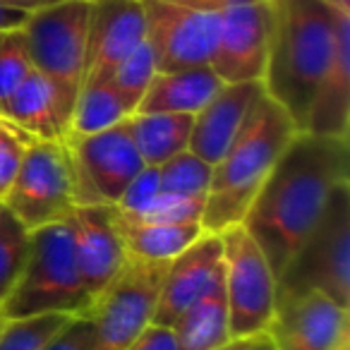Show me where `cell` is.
Listing matches in <instances>:
<instances>
[{"label": "cell", "mask_w": 350, "mask_h": 350, "mask_svg": "<svg viewBox=\"0 0 350 350\" xmlns=\"http://www.w3.org/2000/svg\"><path fill=\"white\" fill-rule=\"evenodd\" d=\"M348 139L300 130L250 204L243 226L262 247L273 276L283 271L319 221L331 192L348 180Z\"/></svg>", "instance_id": "1"}, {"label": "cell", "mask_w": 350, "mask_h": 350, "mask_svg": "<svg viewBox=\"0 0 350 350\" xmlns=\"http://www.w3.org/2000/svg\"><path fill=\"white\" fill-rule=\"evenodd\" d=\"M271 29L262 87L297 130H305L310 103L336 53L340 20L350 12L329 0H269Z\"/></svg>", "instance_id": "2"}, {"label": "cell", "mask_w": 350, "mask_h": 350, "mask_svg": "<svg viewBox=\"0 0 350 350\" xmlns=\"http://www.w3.org/2000/svg\"><path fill=\"white\" fill-rule=\"evenodd\" d=\"M297 132L293 118L262 94L235 142L219 163L211 165L202 214V228L206 233H221L228 226L243 224L259 187Z\"/></svg>", "instance_id": "3"}, {"label": "cell", "mask_w": 350, "mask_h": 350, "mask_svg": "<svg viewBox=\"0 0 350 350\" xmlns=\"http://www.w3.org/2000/svg\"><path fill=\"white\" fill-rule=\"evenodd\" d=\"M72 252V238L65 221L29 230V252L10 295L0 302L5 319L36 314L87 317L92 307Z\"/></svg>", "instance_id": "4"}, {"label": "cell", "mask_w": 350, "mask_h": 350, "mask_svg": "<svg viewBox=\"0 0 350 350\" xmlns=\"http://www.w3.org/2000/svg\"><path fill=\"white\" fill-rule=\"evenodd\" d=\"M300 293L350 307V180L334 187L314 228L276 276V297Z\"/></svg>", "instance_id": "5"}, {"label": "cell", "mask_w": 350, "mask_h": 350, "mask_svg": "<svg viewBox=\"0 0 350 350\" xmlns=\"http://www.w3.org/2000/svg\"><path fill=\"white\" fill-rule=\"evenodd\" d=\"M87 29L89 0H70L63 5L31 12L27 25L22 27L31 65L53 87L60 125L65 132L84 84Z\"/></svg>", "instance_id": "6"}, {"label": "cell", "mask_w": 350, "mask_h": 350, "mask_svg": "<svg viewBox=\"0 0 350 350\" xmlns=\"http://www.w3.org/2000/svg\"><path fill=\"white\" fill-rule=\"evenodd\" d=\"M230 338L267 334L276 310V276L243 224L221 230Z\"/></svg>", "instance_id": "7"}, {"label": "cell", "mask_w": 350, "mask_h": 350, "mask_svg": "<svg viewBox=\"0 0 350 350\" xmlns=\"http://www.w3.org/2000/svg\"><path fill=\"white\" fill-rule=\"evenodd\" d=\"M168 262L127 257L116 278L94 297L87 317L94 324V350H125L154 321Z\"/></svg>", "instance_id": "8"}, {"label": "cell", "mask_w": 350, "mask_h": 350, "mask_svg": "<svg viewBox=\"0 0 350 350\" xmlns=\"http://www.w3.org/2000/svg\"><path fill=\"white\" fill-rule=\"evenodd\" d=\"M3 206L27 230L65 219L75 206V180L63 139H31L27 144Z\"/></svg>", "instance_id": "9"}, {"label": "cell", "mask_w": 350, "mask_h": 350, "mask_svg": "<svg viewBox=\"0 0 350 350\" xmlns=\"http://www.w3.org/2000/svg\"><path fill=\"white\" fill-rule=\"evenodd\" d=\"M63 144L72 165L75 204H116L144 168L127 120L94 135H65Z\"/></svg>", "instance_id": "10"}, {"label": "cell", "mask_w": 350, "mask_h": 350, "mask_svg": "<svg viewBox=\"0 0 350 350\" xmlns=\"http://www.w3.org/2000/svg\"><path fill=\"white\" fill-rule=\"evenodd\" d=\"M142 5L156 72L211 63L219 36V12L178 5L168 0H142Z\"/></svg>", "instance_id": "11"}, {"label": "cell", "mask_w": 350, "mask_h": 350, "mask_svg": "<svg viewBox=\"0 0 350 350\" xmlns=\"http://www.w3.org/2000/svg\"><path fill=\"white\" fill-rule=\"evenodd\" d=\"M269 0L238 3L219 12V36L209 65L221 82H262L269 53Z\"/></svg>", "instance_id": "12"}, {"label": "cell", "mask_w": 350, "mask_h": 350, "mask_svg": "<svg viewBox=\"0 0 350 350\" xmlns=\"http://www.w3.org/2000/svg\"><path fill=\"white\" fill-rule=\"evenodd\" d=\"M79 276L92 300L120 273L127 262L113 204H75L65 214Z\"/></svg>", "instance_id": "13"}, {"label": "cell", "mask_w": 350, "mask_h": 350, "mask_svg": "<svg viewBox=\"0 0 350 350\" xmlns=\"http://www.w3.org/2000/svg\"><path fill=\"white\" fill-rule=\"evenodd\" d=\"M267 334L273 350H336L348 340V310L321 293L276 297Z\"/></svg>", "instance_id": "14"}, {"label": "cell", "mask_w": 350, "mask_h": 350, "mask_svg": "<svg viewBox=\"0 0 350 350\" xmlns=\"http://www.w3.org/2000/svg\"><path fill=\"white\" fill-rule=\"evenodd\" d=\"M142 41H146L142 0H89L84 84L106 82Z\"/></svg>", "instance_id": "15"}, {"label": "cell", "mask_w": 350, "mask_h": 350, "mask_svg": "<svg viewBox=\"0 0 350 350\" xmlns=\"http://www.w3.org/2000/svg\"><path fill=\"white\" fill-rule=\"evenodd\" d=\"M224 273V245L219 233H202L165 267L154 321L170 326L195 300H200Z\"/></svg>", "instance_id": "16"}, {"label": "cell", "mask_w": 350, "mask_h": 350, "mask_svg": "<svg viewBox=\"0 0 350 350\" xmlns=\"http://www.w3.org/2000/svg\"><path fill=\"white\" fill-rule=\"evenodd\" d=\"M264 94L262 82L224 84L209 103L192 118V132L187 149L209 165L219 163L240 130L247 122L254 103Z\"/></svg>", "instance_id": "17"}, {"label": "cell", "mask_w": 350, "mask_h": 350, "mask_svg": "<svg viewBox=\"0 0 350 350\" xmlns=\"http://www.w3.org/2000/svg\"><path fill=\"white\" fill-rule=\"evenodd\" d=\"M350 122V15L340 20L336 53L321 82L317 84L314 96L307 113L305 132L319 137L348 139Z\"/></svg>", "instance_id": "18"}, {"label": "cell", "mask_w": 350, "mask_h": 350, "mask_svg": "<svg viewBox=\"0 0 350 350\" xmlns=\"http://www.w3.org/2000/svg\"><path fill=\"white\" fill-rule=\"evenodd\" d=\"M224 87L211 65L156 72L135 113H187L195 116Z\"/></svg>", "instance_id": "19"}, {"label": "cell", "mask_w": 350, "mask_h": 350, "mask_svg": "<svg viewBox=\"0 0 350 350\" xmlns=\"http://www.w3.org/2000/svg\"><path fill=\"white\" fill-rule=\"evenodd\" d=\"M0 116L31 139H63L65 137L58 106H55L53 87L36 70H31L29 77L8 98Z\"/></svg>", "instance_id": "20"}, {"label": "cell", "mask_w": 350, "mask_h": 350, "mask_svg": "<svg viewBox=\"0 0 350 350\" xmlns=\"http://www.w3.org/2000/svg\"><path fill=\"white\" fill-rule=\"evenodd\" d=\"M180 350H216L230 340L224 273L170 324Z\"/></svg>", "instance_id": "21"}, {"label": "cell", "mask_w": 350, "mask_h": 350, "mask_svg": "<svg viewBox=\"0 0 350 350\" xmlns=\"http://www.w3.org/2000/svg\"><path fill=\"white\" fill-rule=\"evenodd\" d=\"M192 118L195 116L187 113H132L127 118V130L144 165H161L185 151L190 144Z\"/></svg>", "instance_id": "22"}, {"label": "cell", "mask_w": 350, "mask_h": 350, "mask_svg": "<svg viewBox=\"0 0 350 350\" xmlns=\"http://www.w3.org/2000/svg\"><path fill=\"white\" fill-rule=\"evenodd\" d=\"M118 226L127 257L139 262H170L204 233L202 224H130L118 219Z\"/></svg>", "instance_id": "23"}, {"label": "cell", "mask_w": 350, "mask_h": 350, "mask_svg": "<svg viewBox=\"0 0 350 350\" xmlns=\"http://www.w3.org/2000/svg\"><path fill=\"white\" fill-rule=\"evenodd\" d=\"M135 113L132 103L108 82L84 84L77 94L65 135H94L127 120Z\"/></svg>", "instance_id": "24"}, {"label": "cell", "mask_w": 350, "mask_h": 350, "mask_svg": "<svg viewBox=\"0 0 350 350\" xmlns=\"http://www.w3.org/2000/svg\"><path fill=\"white\" fill-rule=\"evenodd\" d=\"M159 168L161 178V190L175 192V195H187V197H204L209 190L211 180V165L202 161L190 149L175 154L173 159L163 161Z\"/></svg>", "instance_id": "25"}, {"label": "cell", "mask_w": 350, "mask_h": 350, "mask_svg": "<svg viewBox=\"0 0 350 350\" xmlns=\"http://www.w3.org/2000/svg\"><path fill=\"white\" fill-rule=\"evenodd\" d=\"M29 252V230L3 206L0 211V302L10 295L25 269Z\"/></svg>", "instance_id": "26"}, {"label": "cell", "mask_w": 350, "mask_h": 350, "mask_svg": "<svg viewBox=\"0 0 350 350\" xmlns=\"http://www.w3.org/2000/svg\"><path fill=\"white\" fill-rule=\"evenodd\" d=\"M202 214H204V197H187L161 190L144 209L132 216L118 214V219L130 224H202Z\"/></svg>", "instance_id": "27"}, {"label": "cell", "mask_w": 350, "mask_h": 350, "mask_svg": "<svg viewBox=\"0 0 350 350\" xmlns=\"http://www.w3.org/2000/svg\"><path fill=\"white\" fill-rule=\"evenodd\" d=\"M72 317L36 314L27 319H5L0 331V350H44L46 343L63 329Z\"/></svg>", "instance_id": "28"}, {"label": "cell", "mask_w": 350, "mask_h": 350, "mask_svg": "<svg viewBox=\"0 0 350 350\" xmlns=\"http://www.w3.org/2000/svg\"><path fill=\"white\" fill-rule=\"evenodd\" d=\"M154 75H156V60H154V53H151V46H149V41H142V44L108 75L106 82L111 84L120 96H125L127 101L132 103V108L137 111V106H139L142 96H144L146 89H149Z\"/></svg>", "instance_id": "29"}, {"label": "cell", "mask_w": 350, "mask_h": 350, "mask_svg": "<svg viewBox=\"0 0 350 350\" xmlns=\"http://www.w3.org/2000/svg\"><path fill=\"white\" fill-rule=\"evenodd\" d=\"M31 70H34V65H31L22 29L0 34V113H3L8 98L31 75Z\"/></svg>", "instance_id": "30"}, {"label": "cell", "mask_w": 350, "mask_h": 350, "mask_svg": "<svg viewBox=\"0 0 350 350\" xmlns=\"http://www.w3.org/2000/svg\"><path fill=\"white\" fill-rule=\"evenodd\" d=\"M29 142H31V137L22 135V132L15 130L12 125L0 122V204H3L5 195L10 192L12 183H15L22 156H25V149Z\"/></svg>", "instance_id": "31"}, {"label": "cell", "mask_w": 350, "mask_h": 350, "mask_svg": "<svg viewBox=\"0 0 350 350\" xmlns=\"http://www.w3.org/2000/svg\"><path fill=\"white\" fill-rule=\"evenodd\" d=\"M161 192V178L156 165H144L139 173L135 175V180L127 185L122 197L116 202V211L120 216H132L139 209H144L151 200Z\"/></svg>", "instance_id": "32"}, {"label": "cell", "mask_w": 350, "mask_h": 350, "mask_svg": "<svg viewBox=\"0 0 350 350\" xmlns=\"http://www.w3.org/2000/svg\"><path fill=\"white\" fill-rule=\"evenodd\" d=\"M94 324L89 317H72L53 338L46 343L44 350H94Z\"/></svg>", "instance_id": "33"}, {"label": "cell", "mask_w": 350, "mask_h": 350, "mask_svg": "<svg viewBox=\"0 0 350 350\" xmlns=\"http://www.w3.org/2000/svg\"><path fill=\"white\" fill-rule=\"evenodd\" d=\"M125 350H180V348H178V340H175V334L170 326L151 321Z\"/></svg>", "instance_id": "34"}, {"label": "cell", "mask_w": 350, "mask_h": 350, "mask_svg": "<svg viewBox=\"0 0 350 350\" xmlns=\"http://www.w3.org/2000/svg\"><path fill=\"white\" fill-rule=\"evenodd\" d=\"M29 20V12L20 10L15 5H8L0 0V34H8V31H17L27 25Z\"/></svg>", "instance_id": "35"}, {"label": "cell", "mask_w": 350, "mask_h": 350, "mask_svg": "<svg viewBox=\"0 0 350 350\" xmlns=\"http://www.w3.org/2000/svg\"><path fill=\"white\" fill-rule=\"evenodd\" d=\"M216 350H273V345L269 334H257V336H247V338H230L228 343Z\"/></svg>", "instance_id": "36"}, {"label": "cell", "mask_w": 350, "mask_h": 350, "mask_svg": "<svg viewBox=\"0 0 350 350\" xmlns=\"http://www.w3.org/2000/svg\"><path fill=\"white\" fill-rule=\"evenodd\" d=\"M168 3H178V5H190V8H200V10H214V12H221L224 8L238 5V3H250V0H168Z\"/></svg>", "instance_id": "37"}, {"label": "cell", "mask_w": 350, "mask_h": 350, "mask_svg": "<svg viewBox=\"0 0 350 350\" xmlns=\"http://www.w3.org/2000/svg\"><path fill=\"white\" fill-rule=\"evenodd\" d=\"M8 5H15L25 12H39V10H46V8H55V5H63V3H70V0H3Z\"/></svg>", "instance_id": "38"}, {"label": "cell", "mask_w": 350, "mask_h": 350, "mask_svg": "<svg viewBox=\"0 0 350 350\" xmlns=\"http://www.w3.org/2000/svg\"><path fill=\"white\" fill-rule=\"evenodd\" d=\"M329 3H331L334 8H338V10L350 12V0H329Z\"/></svg>", "instance_id": "39"}, {"label": "cell", "mask_w": 350, "mask_h": 350, "mask_svg": "<svg viewBox=\"0 0 350 350\" xmlns=\"http://www.w3.org/2000/svg\"><path fill=\"white\" fill-rule=\"evenodd\" d=\"M336 350H348V340H343V343H340V345H338V348H336Z\"/></svg>", "instance_id": "40"}, {"label": "cell", "mask_w": 350, "mask_h": 350, "mask_svg": "<svg viewBox=\"0 0 350 350\" xmlns=\"http://www.w3.org/2000/svg\"><path fill=\"white\" fill-rule=\"evenodd\" d=\"M3 324H5V317H3V312H0V331H3Z\"/></svg>", "instance_id": "41"}, {"label": "cell", "mask_w": 350, "mask_h": 350, "mask_svg": "<svg viewBox=\"0 0 350 350\" xmlns=\"http://www.w3.org/2000/svg\"><path fill=\"white\" fill-rule=\"evenodd\" d=\"M0 122H5V120H3V118H0ZM5 125H10V122H5ZM15 130H17V127H15Z\"/></svg>", "instance_id": "42"}, {"label": "cell", "mask_w": 350, "mask_h": 350, "mask_svg": "<svg viewBox=\"0 0 350 350\" xmlns=\"http://www.w3.org/2000/svg\"><path fill=\"white\" fill-rule=\"evenodd\" d=\"M0 211H3V204H0Z\"/></svg>", "instance_id": "43"}]
</instances>
